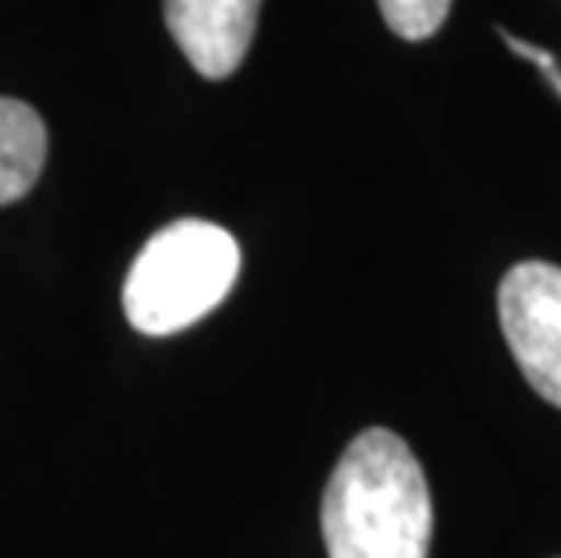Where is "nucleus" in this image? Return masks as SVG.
I'll list each match as a JSON object with an SVG mask.
<instances>
[{
	"mask_svg": "<svg viewBox=\"0 0 561 558\" xmlns=\"http://www.w3.org/2000/svg\"><path fill=\"white\" fill-rule=\"evenodd\" d=\"M330 558H427L432 493L421 460L388 429L348 443L322 493Z\"/></svg>",
	"mask_w": 561,
	"mask_h": 558,
	"instance_id": "obj_1",
	"label": "nucleus"
},
{
	"mask_svg": "<svg viewBox=\"0 0 561 558\" xmlns=\"http://www.w3.org/2000/svg\"><path fill=\"white\" fill-rule=\"evenodd\" d=\"M240 276V243L221 225L185 218L141 247L124 280V312L141 334L163 338L193 327L229 298Z\"/></svg>",
	"mask_w": 561,
	"mask_h": 558,
	"instance_id": "obj_2",
	"label": "nucleus"
},
{
	"mask_svg": "<svg viewBox=\"0 0 561 558\" xmlns=\"http://www.w3.org/2000/svg\"><path fill=\"white\" fill-rule=\"evenodd\" d=\"M496 308L525 382L561 410V269L522 261L500 283Z\"/></svg>",
	"mask_w": 561,
	"mask_h": 558,
	"instance_id": "obj_3",
	"label": "nucleus"
},
{
	"mask_svg": "<svg viewBox=\"0 0 561 558\" xmlns=\"http://www.w3.org/2000/svg\"><path fill=\"white\" fill-rule=\"evenodd\" d=\"M261 0H163L174 44L207 80L232 77L250 52Z\"/></svg>",
	"mask_w": 561,
	"mask_h": 558,
	"instance_id": "obj_4",
	"label": "nucleus"
},
{
	"mask_svg": "<svg viewBox=\"0 0 561 558\" xmlns=\"http://www.w3.org/2000/svg\"><path fill=\"white\" fill-rule=\"evenodd\" d=\"M47 160V127L33 105L0 99V207L37 185Z\"/></svg>",
	"mask_w": 561,
	"mask_h": 558,
	"instance_id": "obj_5",
	"label": "nucleus"
},
{
	"mask_svg": "<svg viewBox=\"0 0 561 558\" xmlns=\"http://www.w3.org/2000/svg\"><path fill=\"white\" fill-rule=\"evenodd\" d=\"M453 0H377L388 30H396L402 41H427L446 22Z\"/></svg>",
	"mask_w": 561,
	"mask_h": 558,
	"instance_id": "obj_6",
	"label": "nucleus"
},
{
	"mask_svg": "<svg viewBox=\"0 0 561 558\" xmlns=\"http://www.w3.org/2000/svg\"><path fill=\"white\" fill-rule=\"evenodd\" d=\"M500 37H504V44H507L515 55H522L525 62L540 66V69H543V77L551 80L554 94L561 99V66H558V58H554L551 52H547V47H540V44H529V41H522V37H511V33H504V30H500Z\"/></svg>",
	"mask_w": 561,
	"mask_h": 558,
	"instance_id": "obj_7",
	"label": "nucleus"
}]
</instances>
